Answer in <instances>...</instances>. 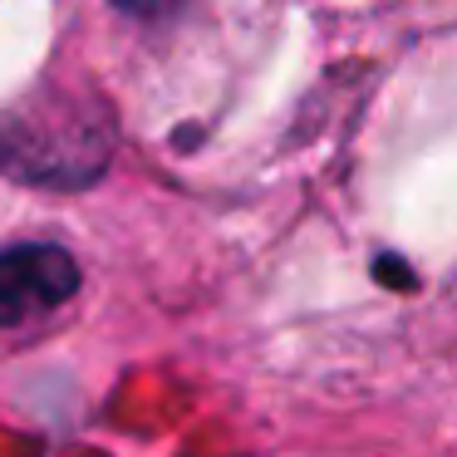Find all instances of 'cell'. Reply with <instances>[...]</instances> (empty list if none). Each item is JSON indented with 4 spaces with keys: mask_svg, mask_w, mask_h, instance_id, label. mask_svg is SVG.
<instances>
[{
    "mask_svg": "<svg viewBox=\"0 0 457 457\" xmlns=\"http://www.w3.org/2000/svg\"><path fill=\"white\" fill-rule=\"evenodd\" d=\"M25 119L35 129H50V138L15 129L0 119V168L21 182H40V187H89L113 153V119L109 109L89 104L79 109L74 99H64L54 113H45L40 104H25Z\"/></svg>",
    "mask_w": 457,
    "mask_h": 457,
    "instance_id": "6da1fadb",
    "label": "cell"
},
{
    "mask_svg": "<svg viewBox=\"0 0 457 457\" xmlns=\"http://www.w3.org/2000/svg\"><path fill=\"white\" fill-rule=\"evenodd\" d=\"M79 295V261L60 241L0 246V329L40 320Z\"/></svg>",
    "mask_w": 457,
    "mask_h": 457,
    "instance_id": "7a4b0ae2",
    "label": "cell"
}]
</instances>
